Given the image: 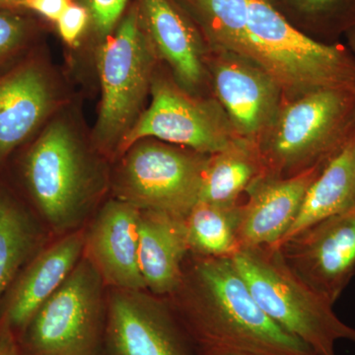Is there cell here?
<instances>
[{
  "label": "cell",
  "instance_id": "5b68a950",
  "mask_svg": "<svg viewBox=\"0 0 355 355\" xmlns=\"http://www.w3.org/2000/svg\"><path fill=\"white\" fill-rule=\"evenodd\" d=\"M92 51L101 100L91 135L113 163L148 106L154 71L160 62L137 1Z\"/></svg>",
  "mask_w": 355,
  "mask_h": 355
},
{
  "label": "cell",
  "instance_id": "8fae6325",
  "mask_svg": "<svg viewBox=\"0 0 355 355\" xmlns=\"http://www.w3.org/2000/svg\"><path fill=\"white\" fill-rule=\"evenodd\" d=\"M103 355H197L164 297L146 289L108 288Z\"/></svg>",
  "mask_w": 355,
  "mask_h": 355
},
{
  "label": "cell",
  "instance_id": "9a60e30c",
  "mask_svg": "<svg viewBox=\"0 0 355 355\" xmlns=\"http://www.w3.org/2000/svg\"><path fill=\"white\" fill-rule=\"evenodd\" d=\"M139 214L110 197L84 227L83 257L108 288L146 291L139 263Z\"/></svg>",
  "mask_w": 355,
  "mask_h": 355
},
{
  "label": "cell",
  "instance_id": "3957f363",
  "mask_svg": "<svg viewBox=\"0 0 355 355\" xmlns=\"http://www.w3.org/2000/svg\"><path fill=\"white\" fill-rule=\"evenodd\" d=\"M164 298L197 355H318L263 312L231 258L189 253L179 286Z\"/></svg>",
  "mask_w": 355,
  "mask_h": 355
},
{
  "label": "cell",
  "instance_id": "83f0119b",
  "mask_svg": "<svg viewBox=\"0 0 355 355\" xmlns=\"http://www.w3.org/2000/svg\"><path fill=\"white\" fill-rule=\"evenodd\" d=\"M0 355H22L17 335L3 321H0Z\"/></svg>",
  "mask_w": 355,
  "mask_h": 355
},
{
  "label": "cell",
  "instance_id": "4dcf8cb0",
  "mask_svg": "<svg viewBox=\"0 0 355 355\" xmlns=\"http://www.w3.org/2000/svg\"><path fill=\"white\" fill-rule=\"evenodd\" d=\"M207 355H252L247 354H238V352H216V354H209Z\"/></svg>",
  "mask_w": 355,
  "mask_h": 355
},
{
  "label": "cell",
  "instance_id": "9c48e42d",
  "mask_svg": "<svg viewBox=\"0 0 355 355\" xmlns=\"http://www.w3.org/2000/svg\"><path fill=\"white\" fill-rule=\"evenodd\" d=\"M147 137L203 154L218 153L241 139L214 96L187 90L161 62L154 71L148 106L121 154L133 142Z\"/></svg>",
  "mask_w": 355,
  "mask_h": 355
},
{
  "label": "cell",
  "instance_id": "8992f818",
  "mask_svg": "<svg viewBox=\"0 0 355 355\" xmlns=\"http://www.w3.org/2000/svg\"><path fill=\"white\" fill-rule=\"evenodd\" d=\"M232 260L263 312L318 355H336L338 340L355 343V329L291 270L279 247L242 248Z\"/></svg>",
  "mask_w": 355,
  "mask_h": 355
},
{
  "label": "cell",
  "instance_id": "30bf717a",
  "mask_svg": "<svg viewBox=\"0 0 355 355\" xmlns=\"http://www.w3.org/2000/svg\"><path fill=\"white\" fill-rule=\"evenodd\" d=\"M76 96L69 77L42 44L0 76V175L14 154Z\"/></svg>",
  "mask_w": 355,
  "mask_h": 355
},
{
  "label": "cell",
  "instance_id": "7a4b0ae2",
  "mask_svg": "<svg viewBox=\"0 0 355 355\" xmlns=\"http://www.w3.org/2000/svg\"><path fill=\"white\" fill-rule=\"evenodd\" d=\"M212 48L252 60L279 83L284 100L355 84L347 44H324L293 27L268 0H178Z\"/></svg>",
  "mask_w": 355,
  "mask_h": 355
},
{
  "label": "cell",
  "instance_id": "6da1fadb",
  "mask_svg": "<svg viewBox=\"0 0 355 355\" xmlns=\"http://www.w3.org/2000/svg\"><path fill=\"white\" fill-rule=\"evenodd\" d=\"M78 95L21 147L0 176L53 237L87 225L111 196L112 162L95 146Z\"/></svg>",
  "mask_w": 355,
  "mask_h": 355
},
{
  "label": "cell",
  "instance_id": "f1b7e54d",
  "mask_svg": "<svg viewBox=\"0 0 355 355\" xmlns=\"http://www.w3.org/2000/svg\"><path fill=\"white\" fill-rule=\"evenodd\" d=\"M345 39L347 41L345 44L355 58V27L345 34Z\"/></svg>",
  "mask_w": 355,
  "mask_h": 355
},
{
  "label": "cell",
  "instance_id": "ac0fdd59",
  "mask_svg": "<svg viewBox=\"0 0 355 355\" xmlns=\"http://www.w3.org/2000/svg\"><path fill=\"white\" fill-rule=\"evenodd\" d=\"M139 263L146 291L166 297L181 282L189 254L184 218L140 210Z\"/></svg>",
  "mask_w": 355,
  "mask_h": 355
},
{
  "label": "cell",
  "instance_id": "ffe728a7",
  "mask_svg": "<svg viewBox=\"0 0 355 355\" xmlns=\"http://www.w3.org/2000/svg\"><path fill=\"white\" fill-rule=\"evenodd\" d=\"M354 207L355 137L311 184L295 220L279 246L318 222Z\"/></svg>",
  "mask_w": 355,
  "mask_h": 355
},
{
  "label": "cell",
  "instance_id": "7402d4cb",
  "mask_svg": "<svg viewBox=\"0 0 355 355\" xmlns=\"http://www.w3.org/2000/svg\"><path fill=\"white\" fill-rule=\"evenodd\" d=\"M239 205L198 202L184 218L189 253L232 259L241 250L237 235Z\"/></svg>",
  "mask_w": 355,
  "mask_h": 355
},
{
  "label": "cell",
  "instance_id": "277c9868",
  "mask_svg": "<svg viewBox=\"0 0 355 355\" xmlns=\"http://www.w3.org/2000/svg\"><path fill=\"white\" fill-rule=\"evenodd\" d=\"M355 137V84L284 100L257 141L263 175L286 178L327 165Z\"/></svg>",
  "mask_w": 355,
  "mask_h": 355
},
{
  "label": "cell",
  "instance_id": "4fadbf2b",
  "mask_svg": "<svg viewBox=\"0 0 355 355\" xmlns=\"http://www.w3.org/2000/svg\"><path fill=\"white\" fill-rule=\"evenodd\" d=\"M279 248L291 270L335 304L355 273V207L318 222Z\"/></svg>",
  "mask_w": 355,
  "mask_h": 355
},
{
  "label": "cell",
  "instance_id": "7c38bea8",
  "mask_svg": "<svg viewBox=\"0 0 355 355\" xmlns=\"http://www.w3.org/2000/svg\"><path fill=\"white\" fill-rule=\"evenodd\" d=\"M207 67L211 94L235 132L257 144L284 102L279 83L252 60L223 49L209 46Z\"/></svg>",
  "mask_w": 355,
  "mask_h": 355
},
{
  "label": "cell",
  "instance_id": "e0dca14e",
  "mask_svg": "<svg viewBox=\"0 0 355 355\" xmlns=\"http://www.w3.org/2000/svg\"><path fill=\"white\" fill-rule=\"evenodd\" d=\"M326 165L296 176L259 177L239 205L237 235L240 247H277L297 216L311 184Z\"/></svg>",
  "mask_w": 355,
  "mask_h": 355
},
{
  "label": "cell",
  "instance_id": "f546056e",
  "mask_svg": "<svg viewBox=\"0 0 355 355\" xmlns=\"http://www.w3.org/2000/svg\"><path fill=\"white\" fill-rule=\"evenodd\" d=\"M23 0H0V8L17 10V7Z\"/></svg>",
  "mask_w": 355,
  "mask_h": 355
},
{
  "label": "cell",
  "instance_id": "2e32d148",
  "mask_svg": "<svg viewBox=\"0 0 355 355\" xmlns=\"http://www.w3.org/2000/svg\"><path fill=\"white\" fill-rule=\"evenodd\" d=\"M84 228L53 238L14 279L0 303V321L19 336L33 315L83 258Z\"/></svg>",
  "mask_w": 355,
  "mask_h": 355
},
{
  "label": "cell",
  "instance_id": "ba28073f",
  "mask_svg": "<svg viewBox=\"0 0 355 355\" xmlns=\"http://www.w3.org/2000/svg\"><path fill=\"white\" fill-rule=\"evenodd\" d=\"M108 287L85 258L18 336L22 355H103Z\"/></svg>",
  "mask_w": 355,
  "mask_h": 355
},
{
  "label": "cell",
  "instance_id": "d6986e66",
  "mask_svg": "<svg viewBox=\"0 0 355 355\" xmlns=\"http://www.w3.org/2000/svg\"><path fill=\"white\" fill-rule=\"evenodd\" d=\"M53 238L0 176V303L21 270Z\"/></svg>",
  "mask_w": 355,
  "mask_h": 355
},
{
  "label": "cell",
  "instance_id": "d4e9b609",
  "mask_svg": "<svg viewBox=\"0 0 355 355\" xmlns=\"http://www.w3.org/2000/svg\"><path fill=\"white\" fill-rule=\"evenodd\" d=\"M85 7L90 23L88 33L92 37V50L108 37L128 9V0H73ZM86 34V36H87Z\"/></svg>",
  "mask_w": 355,
  "mask_h": 355
},
{
  "label": "cell",
  "instance_id": "44dd1931",
  "mask_svg": "<svg viewBox=\"0 0 355 355\" xmlns=\"http://www.w3.org/2000/svg\"><path fill=\"white\" fill-rule=\"evenodd\" d=\"M263 175L256 144L237 139L218 153L209 154L198 202L234 207L239 205L248 188Z\"/></svg>",
  "mask_w": 355,
  "mask_h": 355
},
{
  "label": "cell",
  "instance_id": "603a6c76",
  "mask_svg": "<svg viewBox=\"0 0 355 355\" xmlns=\"http://www.w3.org/2000/svg\"><path fill=\"white\" fill-rule=\"evenodd\" d=\"M268 1L298 31L320 43H340L355 27V0Z\"/></svg>",
  "mask_w": 355,
  "mask_h": 355
},
{
  "label": "cell",
  "instance_id": "52a82bcc",
  "mask_svg": "<svg viewBox=\"0 0 355 355\" xmlns=\"http://www.w3.org/2000/svg\"><path fill=\"white\" fill-rule=\"evenodd\" d=\"M209 156L150 137L137 140L112 163L110 197L184 218L200 200Z\"/></svg>",
  "mask_w": 355,
  "mask_h": 355
},
{
  "label": "cell",
  "instance_id": "4316f807",
  "mask_svg": "<svg viewBox=\"0 0 355 355\" xmlns=\"http://www.w3.org/2000/svg\"><path fill=\"white\" fill-rule=\"evenodd\" d=\"M73 0H23L17 10L38 14L51 22H57Z\"/></svg>",
  "mask_w": 355,
  "mask_h": 355
},
{
  "label": "cell",
  "instance_id": "cb8c5ba5",
  "mask_svg": "<svg viewBox=\"0 0 355 355\" xmlns=\"http://www.w3.org/2000/svg\"><path fill=\"white\" fill-rule=\"evenodd\" d=\"M41 28L20 10L0 8V76L41 46Z\"/></svg>",
  "mask_w": 355,
  "mask_h": 355
},
{
  "label": "cell",
  "instance_id": "484cf974",
  "mask_svg": "<svg viewBox=\"0 0 355 355\" xmlns=\"http://www.w3.org/2000/svg\"><path fill=\"white\" fill-rule=\"evenodd\" d=\"M88 11L85 7L73 1L62 14L55 24L60 38L70 49L81 46L89 29Z\"/></svg>",
  "mask_w": 355,
  "mask_h": 355
},
{
  "label": "cell",
  "instance_id": "5bb4252c",
  "mask_svg": "<svg viewBox=\"0 0 355 355\" xmlns=\"http://www.w3.org/2000/svg\"><path fill=\"white\" fill-rule=\"evenodd\" d=\"M140 17L159 60L193 94L212 96L207 55L209 46L178 0H137Z\"/></svg>",
  "mask_w": 355,
  "mask_h": 355
}]
</instances>
